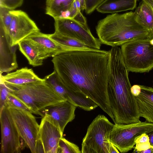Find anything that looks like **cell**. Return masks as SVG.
<instances>
[{
	"instance_id": "6da1fadb",
	"label": "cell",
	"mask_w": 153,
	"mask_h": 153,
	"mask_svg": "<svg viewBox=\"0 0 153 153\" xmlns=\"http://www.w3.org/2000/svg\"><path fill=\"white\" fill-rule=\"evenodd\" d=\"M109 51L71 50L53 57L54 71L68 94L82 93L115 120L107 92Z\"/></svg>"
},
{
	"instance_id": "7a4b0ae2",
	"label": "cell",
	"mask_w": 153,
	"mask_h": 153,
	"mask_svg": "<svg viewBox=\"0 0 153 153\" xmlns=\"http://www.w3.org/2000/svg\"><path fill=\"white\" fill-rule=\"evenodd\" d=\"M110 66L107 92L114 123L128 124L140 121L137 104L131 93L128 71L124 62L120 48L109 50Z\"/></svg>"
},
{
	"instance_id": "3957f363",
	"label": "cell",
	"mask_w": 153,
	"mask_h": 153,
	"mask_svg": "<svg viewBox=\"0 0 153 153\" xmlns=\"http://www.w3.org/2000/svg\"><path fill=\"white\" fill-rule=\"evenodd\" d=\"M96 30L101 43L112 47L151 39L150 31L136 22L132 11L107 15L98 22Z\"/></svg>"
},
{
	"instance_id": "277c9868",
	"label": "cell",
	"mask_w": 153,
	"mask_h": 153,
	"mask_svg": "<svg viewBox=\"0 0 153 153\" xmlns=\"http://www.w3.org/2000/svg\"><path fill=\"white\" fill-rule=\"evenodd\" d=\"M5 85L10 93L25 104L32 113L42 117V112L45 109L66 100L45 81L22 85Z\"/></svg>"
},
{
	"instance_id": "5b68a950",
	"label": "cell",
	"mask_w": 153,
	"mask_h": 153,
	"mask_svg": "<svg viewBox=\"0 0 153 153\" xmlns=\"http://www.w3.org/2000/svg\"><path fill=\"white\" fill-rule=\"evenodd\" d=\"M150 39L138 40L121 46L123 59L128 72H148L153 68V45Z\"/></svg>"
},
{
	"instance_id": "8992f818",
	"label": "cell",
	"mask_w": 153,
	"mask_h": 153,
	"mask_svg": "<svg viewBox=\"0 0 153 153\" xmlns=\"http://www.w3.org/2000/svg\"><path fill=\"white\" fill-rule=\"evenodd\" d=\"M114 125L99 115L88 126L82 143V153H109L110 135Z\"/></svg>"
},
{
	"instance_id": "52a82bcc",
	"label": "cell",
	"mask_w": 153,
	"mask_h": 153,
	"mask_svg": "<svg viewBox=\"0 0 153 153\" xmlns=\"http://www.w3.org/2000/svg\"><path fill=\"white\" fill-rule=\"evenodd\" d=\"M153 131V123L140 121L128 124L114 123L109 140L120 152L124 153L134 149L135 137Z\"/></svg>"
},
{
	"instance_id": "ba28073f",
	"label": "cell",
	"mask_w": 153,
	"mask_h": 153,
	"mask_svg": "<svg viewBox=\"0 0 153 153\" xmlns=\"http://www.w3.org/2000/svg\"><path fill=\"white\" fill-rule=\"evenodd\" d=\"M7 108L20 137L31 153H37L39 125L35 117L29 111Z\"/></svg>"
},
{
	"instance_id": "9c48e42d",
	"label": "cell",
	"mask_w": 153,
	"mask_h": 153,
	"mask_svg": "<svg viewBox=\"0 0 153 153\" xmlns=\"http://www.w3.org/2000/svg\"><path fill=\"white\" fill-rule=\"evenodd\" d=\"M54 20V33L75 39L92 48L100 49L102 44L99 39L93 35L88 26L69 18Z\"/></svg>"
},
{
	"instance_id": "30bf717a",
	"label": "cell",
	"mask_w": 153,
	"mask_h": 153,
	"mask_svg": "<svg viewBox=\"0 0 153 153\" xmlns=\"http://www.w3.org/2000/svg\"><path fill=\"white\" fill-rule=\"evenodd\" d=\"M1 142V153H19L22 149L20 138L8 109L0 110Z\"/></svg>"
},
{
	"instance_id": "8fae6325",
	"label": "cell",
	"mask_w": 153,
	"mask_h": 153,
	"mask_svg": "<svg viewBox=\"0 0 153 153\" xmlns=\"http://www.w3.org/2000/svg\"><path fill=\"white\" fill-rule=\"evenodd\" d=\"M12 20L8 32L10 45L18 43L32 33L40 30L36 23L25 12L21 10H10Z\"/></svg>"
},
{
	"instance_id": "7c38bea8",
	"label": "cell",
	"mask_w": 153,
	"mask_h": 153,
	"mask_svg": "<svg viewBox=\"0 0 153 153\" xmlns=\"http://www.w3.org/2000/svg\"><path fill=\"white\" fill-rule=\"evenodd\" d=\"M63 135L57 126L45 114L39 126L38 146L45 153H58L59 142Z\"/></svg>"
},
{
	"instance_id": "4fadbf2b",
	"label": "cell",
	"mask_w": 153,
	"mask_h": 153,
	"mask_svg": "<svg viewBox=\"0 0 153 153\" xmlns=\"http://www.w3.org/2000/svg\"><path fill=\"white\" fill-rule=\"evenodd\" d=\"M76 107L66 100L47 108L42 113L44 116L45 114L48 116L63 133L66 125L75 118Z\"/></svg>"
},
{
	"instance_id": "5bb4252c",
	"label": "cell",
	"mask_w": 153,
	"mask_h": 153,
	"mask_svg": "<svg viewBox=\"0 0 153 153\" xmlns=\"http://www.w3.org/2000/svg\"><path fill=\"white\" fill-rule=\"evenodd\" d=\"M36 45L48 58L54 57L65 51L71 50L62 45L50 38L49 34L36 31L25 39Z\"/></svg>"
},
{
	"instance_id": "9a60e30c",
	"label": "cell",
	"mask_w": 153,
	"mask_h": 153,
	"mask_svg": "<svg viewBox=\"0 0 153 153\" xmlns=\"http://www.w3.org/2000/svg\"><path fill=\"white\" fill-rule=\"evenodd\" d=\"M0 80L5 84L12 85H22L45 81L44 79H41L37 76L32 69L27 67L8 73L4 75L0 74Z\"/></svg>"
},
{
	"instance_id": "2e32d148",
	"label": "cell",
	"mask_w": 153,
	"mask_h": 153,
	"mask_svg": "<svg viewBox=\"0 0 153 153\" xmlns=\"http://www.w3.org/2000/svg\"><path fill=\"white\" fill-rule=\"evenodd\" d=\"M141 92L135 97L138 105L140 117L146 121L153 123V88L140 85Z\"/></svg>"
},
{
	"instance_id": "e0dca14e",
	"label": "cell",
	"mask_w": 153,
	"mask_h": 153,
	"mask_svg": "<svg viewBox=\"0 0 153 153\" xmlns=\"http://www.w3.org/2000/svg\"><path fill=\"white\" fill-rule=\"evenodd\" d=\"M19 50L25 57L30 65L33 67L42 65L46 55L36 45L24 39L18 44Z\"/></svg>"
},
{
	"instance_id": "ac0fdd59",
	"label": "cell",
	"mask_w": 153,
	"mask_h": 153,
	"mask_svg": "<svg viewBox=\"0 0 153 153\" xmlns=\"http://www.w3.org/2000/svg\"><path fill=\"white\" fill-rule=\"evenodd\" d=\"M137 0H104L96 8L99 12L114 13L133 10L136 7Z\"/></svg>"
},
{
	"instance_id": "d6986e66",
	"label": "cell",
	"mask_w": 153,
	"mask_h": 153,
	"mask_svg": "<svg viewBox=\"0 0 153 153\" xmlns=\"http://www.w3.org/2000/svg\"><path fill=\"white\" fill-rule=\"evenodd\" d=\"M74 0H46L45 13L54 19L67 18Z\"/></svg>"
},
{
	"instance_id": "ffe728a7",
	"label": "cell",
	"mask_w": 153,
	"mask_h": 153,
	"mask_svg": "<svg viewBox=\"0 0 153 153\" xmlns=\"http://www.w3.org/2000/svg\"><path fill=\"white\" fill-rule=\"evenodd\" d=\"M135 20L151 33L153 29V13L149 6L143 1L134 12Z\"/></svg>"
},
{
	"instance_id": "44dd1931",
	"label": "cell",
	"mask_w": 153,
	"mask_h": 153,
	"mask_svg": "<svg viewBox=\"0 0 153 153\" xmlns=\"http://www.w3.org/2000/svg\"><path fill=\"white\" fill-rule=\"evenodd\" d=\"M53 40L62 45L72 50H93L82 42L74 38L55 33L49 34Z\"/></svg>"
},
{
	"instance_id": "7402d4cb",
	"label": "cell",
	"mask_w": 153,
	"mask_h": 153,
	"mask_svg": "<svg viewBox=\"0 0 153 153\" xmlns=\"http://www.w3.org/2000/svg\"><path fill=\"white\" fill-rule=\"evenodd\" d=\"M44 79L45 81L60 96L73 104L67 90L59 80L55 71L45 76Z\"/></svg>"
},
{
	"instance_id": "603a6c76",
	"label": "cell",
	"mask_w": 153,
	"mask_h": 153,
	"mask_svg": "<svg viewBox=\"0 0 153 153\" xmlns=\"http://www.w3.org/2000/svg\"><path fill=\"white\" fill-rule=\"evenodd\" d=\"M81 153L79 147L75 144L62 137L60 139L58 153Z\"/></svg>"
},
{
	"instance_id": "cb8c5ba5",
	"label": "cell",
	"mask_w": 153,
	"mask_h": 153,
	"mask_svg": "<svg viewBox=\"0 0 153 153\" xmlns=\"http://www.w3.org/2000/svg\"><path fill=\"white\" fill-rule=\"evenodd\" d=\"M5 106L7 108H13L30 112L25 104L10 93L7 100Z\"/></svg>"
},
{
	"instance_id": "d4e9b609",
	"label": "cell",
	"mask_w": 153,
	"mask_h": 153,
	"mask_svg": "<svg viewBox=\"0 0 153 153\" xmlns=\"http://www.w3.org/2000/svg\"><path fill=\"white\" fill-rule=\"evenodd\" d=\"M10 10L7 8L0 7V25L7 32L12 19Z\"/></svg>"
},
{
	"instance_id": "484cf974",
	"label": "cell",
	"mask_w": 153,
	"mask_h": 153,
	"mask_svg": "<svg viewBox=\"0 0 153 153\" xmlns=\"http://www.w3.org/2000/svg\"><path fill=\"white\" fill-rule=\"evenodd\" d=\"M0 110L5 106L7 97L10 93L9 88L0 80Z\"/></svg>"
},
{
	"instance_id": "4316f807",
	"label": "cell",
	"mask_w": 153,
	"mask_h": 153,
	"mask_svg": "<svg viewBox=\"0 0 153 153\" xmlns=\"http://www.w3.org/2000/svg\"><path fill=\"white\" fill-rule=\"evenodd\" d=\"M23 1L24 0H0V7L14 10L21 7Z\"/></svg>"
},
{
	"instance_id": "83f0119b",
	"label": "cell",
	"mask_w": 153,
	"mask_h": 153,
	"mask_svg": "<svg viewBox=\"0 0 153 153\" xmlns=\"http://www.w3.org/2000/svg\"><path fill=\"white\" fill-rule=\"evenodd\" d=\"M104 0H85V12L87 14H90Z\"/></svg>"
},
{
	"instance_id": "f1b7e54d",
	"label": "cell",
	"mask_w": 153,
	"mask_h": 153,
	"mask_svg": "<svg viewBox=\"0 0 153 153\" xmlns=\"http://www.w3.org/2000/svg\"><path fill=\"white\" fill-rule=\"evenodd\" d=\"M81 10H82V9L79 0H74L69 11L68 18L73 19Z\"/></svg>"
},
{
	"instance_id": "f546056e",
	"label": "cell",
	"mask_w": 153,
	"mask_h": 153,
	"mask_svg": "<svg viewBox=\"0 0 153 153\" xmlns=\"http://www.w3.org/2000/svg\"><path fill=\"white\" fill-rule=\"evenodd\" d=\"M133 153H139L140 152L147 150L153 146L151 145L150 141L136 144Z\"/></svg>"
},
{
	"instance_id": "4dcf8cb0",
	"label": "cell",
	"mask_w": 153,
	"mask_h": 153,
	"mask_svg": "<svg viewBox=\"0 0 153 153\" xmlns=\"http://www.w3.org/2000/svg\"><path fill=\"white\" fill-rule=\"evenodd\" d=\"M149 141V138L148 134L143 133L136 137L134 139L135 144L138 143H143Z\"/></svg>"
},
{
	"instance_id": "1f68e13d",
	"label": "cell",
	"mask_w": 153,
	"mask_h": 153,
	"mask_svg": "<svg viewBox=\"0 0 153 153\" xmlns=\"http://www.w3.org/2000/svg\"><path fill=\"white\" fill-rule=\"evenodd\" d=\"M73 19L84 25L88 26L86 19L81 11L77 13Z\"/></svg>"
},
{
	"instance_id": "d6a6232c",
	"label": "cell",
	"mask_w": 153,
	"mask_h": 153,
	"mask_svg": "<svg viewBox=\"0 0 153 153\" xmlns=\"http://www.w3.org/2000/svg\"><path fill=\"white\" fill-rule=\"evenodd\" d=\"M131 92L135 97L138 96L141 92V87L140 85H134L131 87Z\"/></svg>"
},
{
	"instance_id": "836d02e7",
	"label": "cell",
	"mask_w": 153,
	"mask_h": 153,
	"mask_svg": "<svg viewBox=\"0 0 153 153\" xmlns=\"http://www.w3.org/2000/svg\"><path fill=\"white\" fill-rule=\"evenodd\" d=\"M150 8L153 13V0H142ZM153 38V29L151 33V39Z\"/></svg>"
},
{
	"instance_id": "e575fe53",
	"label": "cell",
	"mask_w": 153,
	"mask_h": 153,
	"mask_svg": "<svg viewBox=\"0 0 153 153\" xmlns=\"http://www.w3.org/2000/svg\"><path fill=\"white\" fill-rule=\"evenodd\" d=\"M109 153H120L117 148L111 142L109 145Z\"/></svg>"
},
{
	"instance_id": "d590c367",
	"label": "cell",
	"mask_w": 153,
	"mask_h": 153,
	"mask_svg": "<svg viewBox=\"0 0 153 153\" xmlns=\"http://www.w3.org/2000/svg\"><path fill=\"white\" fill-rule=\"evenodd\" d=\"M149 138V141L151 145L153 146V131L147 134Z\"/></svg>"
},
{
	"instance_id": "8d00e7d4",
	"label": "cell",
	"mask_w": 153,
	"mask_h": 153,
	"mask_svg": "<svg viewBox=\"0 0 153 153\" xmlns=\"http://www.w3.org/2000/svg\"><path fill=\"white\" fill-rule=\"evenodd\" d=\"M139 153H153V146L146 150L141 151Z\"/></svg>"
},
{
	"instance_id": "74e56055",
	"label": "cell",
	"mask_w": 153,
	"mask_h": 153,
	"mask_svg": "<svg viewBox=\"0 0 153 153\" xmlns=\"http://www.w3.org/2000/svg\"><path fill=\"white\" fill-rule=\"evenodd\" d=\"M81 4L82 10H84L85 7V0H79Z\"/></svg>"
},
{
	"instance_id": "f35d334b",
	"label": "cell",
	"mask_w": 153,
	"mask_h": 153,
	"mask_svg": "<svg viewBox=\"0 0 153 153\" xmlns=\"http://www.w3.org/2000/svg\"><path fill=\"white\" fill-rule=\"evenodd\" d=\"M150 42L151 45H153V38L150 40Z\"/></svg>"
},
{
	"instance_id": "ab89813d",
	"label": "cell",
	"mask_w": 153,
	"mask_h": 153,
	"mask_svg": "<svg viewBox=\"0 0 153 153\" xmlns=\"http://www.w3.org/2000/svg\"></svg>"
}]
</instances>
